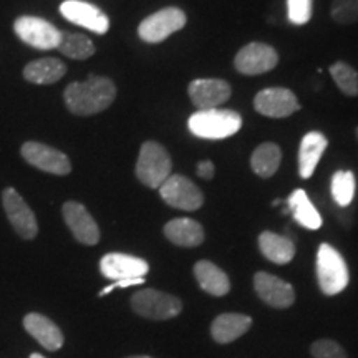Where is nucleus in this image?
<instances>
[{
  "label": "nucleus",
  "instance_id": "nucleus-20",
  "mask_svg": "<svg viewBox=\"0 0 358 358\" xmlns=\"http://www.w3.org/2000/svg\"><path fill=\"white\" fill-rule=\"evenodd\" d=\"M327 138L319 131H310L303 136L301 143V150H299V173L303 179H308L315 171L317 164L325 153Z\"/></svg>",
  "mask_w": 358,
  "mask_h": 358
},
{
  "label": "nucleus",
  "instance_id": "nucleus-29",
  "mask_svg": "<svg viewBox=\"0 0 358 358\" xmlns=\"http://www.w3.org/2000/svg\"><path fill=\"white\" fill-rule=\"evenodd\" d=\"M330 75H332L334 82L337 83L340 92L345 93L347 96L358 95V73L355 69H352L345 62H335L330 66Z\"/></svg>",
  "mask_w": 358,
  "mask_h": 358
},
{
  "label": "nucleus",
  "instance_id": "nucleus-10",
  "mask_svg": "<svg viewBox=\"0 0 358 358\" xmlns=\"http://www.w3.org/2000/svg\"><path fill=\"white\" fill-rule=\"evenodd\" d=\"M2 203L8 217V222L12 224L17 234L25 241L35 239L38 234L37 217H35L30 206L25 203L24 198L17 192V189L6 187L2 192Z\"/></svg>",
  "mask_w": 358,
  "mask_h": 358
},
{
  "label": "nucleus",
  "instance_id": "nucleus-31",
  "mask_svg": "<svg viewBox=\"0 0 358 358\" xmlns=\"http://www.w3.org/2000/svg\"><path fill=\"white\" fill-rule=\"evenodd\" d=\"M310 352L313 358H348L343 347L338 342H335V340L329 338H322L313 342Z\"/></svg>",
  "mask_w": 358,
  "mask_h": 358
},
{
  "label": "nucleus",
  "instance_id": "nucleus-14",
  "mask_svg": "<svg viewBox=\"0 0 358 358\" xmlns=\"http://www.w3.org/2000/svg\"><path fill=\"white\" fill-rule=\"evenodd\" d=\"M254 106L259 113L268 118H287L299 111L297 96L287 88H266L257 93Z\"/></svg>",
  "mask_w": 358,
  "mask_h": 358
},
{
  "label": "nucleus",
  "instance_id": "nucleus-33",
  "mask_svg": "<svg viewBox=\"0 0 358 358\" xmlns=\"http://www.w3.org/2000/svg\"><path fill=\"white\" fill-rule=\"evenodd\" d=\"M141 284H145V277H141V279H127V280H116L115 284H111V285H108V287H105L100 292V297H103V295H106V294H110L111 290H115V289H127V287H131V285H141Z\"/></svg>",
  "mask_w": 358,
  "mask_h": 358
},
{
  "label": "nucleus",
  "instance_id": "nucleus-23",
  "mask_svg": "<svg viewBox=\"0 0 358 358\" xmlns=\"http://www.w3.org/2000/svg\"><path fill=\"white\" fill-rule=\"evenodd\" d=\"M66 73V65L58 58H40L24 69V78L35 85H53Z\"/></svg>",
  "mask_w": 358,
  "mask_h": 358
},
{
  "label": "nucleus",
  "instance_id": "nucleus-16",
  "mask_svg": "<svg viewBox=\"0 0 358 358\" xmlns=\"http://www.w3.org/2000/svg\"><path fill=\"white\" fill-rule=\"evenodd\" d=\"M100 271L106 279L116 282L127 279H141V277H145L150 272V266L140 257L111 252L103 256L100 261Z\"/></svg>",
  "mask_w": 358,
  "mask_h": 358
},
{
  "label": "nucleus",
  "instance_id": "nucleus-3",
  "mask_svg": "<svg viewBox=\"0 0 358 358\" xmlns=\"http://www.w3.org/2000/svg\"><path fill=\"white\" fill-rule=\"evenodd\" d=\"M317 279L325 295L340 294L350 282L345 259L330 244H320L317 252Z\"/></svg>",
  "mask_w": 358,
  "mask_h": 358
},
{
  "label": "nucleus",
  "instance_id": "nucleus-15",
  "mask_svg": "<svg viewBox=\"0 0 358 358\" xmlns=\"http://www.w3.org/2000/svg\"><path fill=\"white\" fill-rule=\"evenodd\" d=\"M187 93L198 110H213L229 100L231 85L217 78H199L189 83Z\"/></svg>",
  "mask_w": 358,
  "mask_h": 358
},
{
  "label": "nucleus",
  "instance_id": "nucleus-1",
  "mask_svg": "<svg viewBox=\"0 0 358 358\" xmlns=\"http://www.w3.org/2000/svg\"><path fill=\"white\" fill-rule=\"evenodd\" d=\"M116 98V87L110 78L90 75L85 82H73L65 88L64 100L73 115L92 116L101 113Z\"/></svg>",
  "mask_w": 358,
  "mask_h": 358
},
{
  "label": "nucleus",
  "instance_id": "nucleus-38",
  "mask_svg": "<svg viewBox=\"0 0 358 358\" xmlns=\"http://www.w3.org/2000/svg\"><path fill=\"white\" fill-rule=\"evenodd\" d=\"M357 136H358V128H357Z\"/></svg>",
  "mask_w": 358,
  "mask_h": 358
},
{
  "label": "nucleus",
  "instance_id": "nucleus-30",
  "mask_svg": "<svg viewBox=\"0 0 358 358\" xmlns=\"http://www.w3.org/2000/svg\"><path fill=\"white\" fill-rule=\"evenodd\" d=\"M330 13L338 24H355L358 20V0H332Z\"/></svg>",
  "mask_w": 358,
  "mask_h": 358
},
{
  "label": "nucleus",
  "instance_id": "nucleus-36",
  "mask_svg": "<svg viewBox=\"0 0 358 358\" xmlns=\"http://www.w3.org/2000/svg\"><path fill=\"white\" fill-rule=\"evenodd\" d=\"M30 358H45V357L40 355V353H32V355H30Z\"/></svg>",
  "mask_w": 358,
  "mask_h": 358
},
{
  "label": "nucleus",
  "instance_id": "nucleus-35",
  "mask_svg": "<svg viewBox=\"0 0 358 358\" xmlns=\"http://www.w3.org/2000/svg\"><path fill=\"white\" fill-rule=\"evenodd\" d=\"M128 358H153V357H148V355H133V357H128Z\"/></svg>",
  "mask_w": 358,
  "mask_h": 358
},
{
  "label": "nucleus",
  "instance_id": "nucleus-22",
  "mask_svg": "<svg viewBox=\"0 0 358 358\" xmlns=\"http://www.w3.org/2000/svg\"><path fill=\"white\" fill-rule=\"evenodd\" d=\"M194 277L201 289L216 297H222L231 290V282L226 272L209 261H199L196 264Z\"/></svg>",
  "mask_w": 358,
  "mask_h": 358
},
{
  "label": "nucleus",
  "instance_id": "nucleus-37",
  "mask_svg": "<svg viewBox=\"0 0 358 358\" xmlns=\"http://www.w3.org/2000/svg\"><path fill=\"white\" fill-rule=\"evenodd\" d=\"M272 204H274V206H279V204H280V199H275L274 203H272Z\"/></svg>",
  "mask_w": 358,
  "mask_h": 358
},
{
  "label": "nucleus",
  "instance_id": "nucleus-12",
  "mask_svg": "<svg viewBox=\"0 0 358 358\" xmlns=\"http://www.w3.org/2000/svg\"><path fill=\"white\" fill-rule=\"evenodd\" d=\"M60 13L71 24L92 30L98 35L106 34L110 30V19L100 8L83 0H65L60 6Z\"/></svg>",
  "mask_w": 358,
  "mask_h": 358
},
{
  "label": "nucleus",
  "instance_id": "nucleus-34",
  "mask_svg": "<svg viewBox=\"0 0 358 358\" xmlns=\"http://www.w3.org/2000/svg\"><path fill=\"white\" fill-rule=\"evenodd\" d=\"M214 171H216V168H214V164L211 163V161H201V163L198 164V176L199 178L213 179Z\"/></svg>",
  "mask_w": 358,
  "mask_h": 358
},
{
  "label": "nucleus",
  "instance_id": "nucleus-28",
  "mask_svg": "<svg viewBox=\"0 0 358 358\" xmlns=\"http://www.w3.org/2000/svg\"><path fill=\"white\" fill-rule=\"evenodd\" d=\"M332 196L340 208L352 204L355 196V174L352 171H337L332 178Z\"/></svg>",
  "mask_w": 358,
  "mask_h": 358
},
{
  "label": "nucleus",
  "instance_id": "nucleus-6",
  "mask_svg": "<svg viewBox=\"0 0 358 358\" xmlns=\"http://www.w3.org/2000/svg\"><path fill=\"white\" fill-rule=\"evenodd\" d=\"M13 32L22 42L37 50H53L62 38V32L55 25L32 15H22L13 22Z\"/></svg>",
  "mask_w": 358,
  "mask_h": 358
},
{
  "label": "nucleus",
  "instance_id": "nucleus-13",
  "mask_svg": "<svg viewBox=\"0 0 358 358\" xmlns=\"http://www.w3.org/2000/svg\"><path fill=\"white\" fill-rule=\"evenodd\" d=\"M65 224L80 244L95 245L100 243V229L88 209L77 201H69L62 208Z\"/></svg>",
  "mask_w": 358,
  "mask_h": 358
},
{
  "label": "nucleus",
  "instance_id": "nucleus-19",
  "mask_svg": "<svg viewBox=\"0 0 358 358\" xmlns=\"http://www.w3.org/2000/svg\"><path fill=\"white\" fill-rule=\"evenodd\" d=\"M252 319L244 313H221L211 325V335L217 343H231L248 332Z\"/></svg>",
  "mask_w": 358,
  "mask_h": 358
},
{
  "label": "nucleus",
  "instance_id": "nucleus-21",
  "mask_svg": "<svg viewBox=\"0 0 358 358\" xmlns=\"http://www.w3.org/2000/svg\"><path fill=\"white\" fill-rule=\"evenodd\" d=\"M164 236L173 244L181 245V248H196V245L203 244L204 229L194 219L179 217L173 219L164 226Z\"/></svg>",
  "mask_w": 358,
  "mask_h": 358
},
{
  "label": "nucleus",
  "instance_id": "nucleus-26",
  "mask_svg": "<svg viewBox=\"0 0 358 358\" xmlns=\"http://www.w3.org/2000/svg\"><path fill=\"white\" fill-rule=\"evenodd\" d=\"M282 159V151L275 143H264L252 153L250 158V166L252 171L261 178L274 176L279 169Z\"/></svg>",
  "mask_w": 358,
  "mask_h": 358
},
{
  "label": "nucleus",
  "instance_id": "nucleus-32",
  "mask_svg": "<svg viewBox=\"0 0 358 358\" xmlns=\"http://www.w3.org/2000/svg\"><path fill=\"white\" fill-rule=\"evenodd\" d=\"M290 24L303 25L312 19V0H287Z\"/></svg>",
  "mask_w": 358,
  "mask_h": 358
},
{
  "label": "nucleus",
  "instance_id": "nucleus-25",
  "mask_svg": "<svg viewBox=\"0 0 358 358\" xmlns=\"http://www.w3.org/2000/svg\"><path fill=\"white\" fill-rule=\"evenodd\" d=\"M289 213H292L295 221L307 229H319L322 226V216L308 199L307 192L303 189H295L287 199Z\"/></svg>",
  "mask_w": 358,
  "mask_h": 358
},
{
  "label": "nucleus",
  "instance_id": "nucleus-5",
  "mask_svg": "<svg viewBox=\"0 0 358 358\" xmlns=\"http://www.w3.org/2000/svg\"><path fill=\"white\" fill-rule=\"evenodd\" d=\"M131 308L150 320H169L182 310V303L171 294L156 289H145L131 297Z\"/></svg>",
  "mask_w": 358,
  "mask_h": 358
},
{
  "label": "nucleus",
  "instance_id": "nucleus-24",
  "mask_svg": "<svg viewBox=\"0 0 358 358\" xmlns=\"http://www.w3.org/2000/svg\"><path fill=\"white\" fill-rule=\"evenodd\" d=\"M259 249L264 257L274 264H289L295 256V244L290 237L268 231L259 236Z\"/></svg>",
  "mask_w": 358,
  "mask_h": 358
},
{
  "label": "nucleus",
  "instance_id": "nucleus-4",
  "mask_svg": "<svg viewBox=\"0 0 358 358\" xmlns=\"http://www.w3.org/2000/svg\"><path fill=\"white\" fill-rule=\"evenodd\" d=\"M171 158L166 148L156 141L143 143L136 163V176L143 185L156 189L171 176Z\"/></svg>",
  "mask_w": 358,
  "mask_h": 358
},
{
  "label": "nucleus",
  "instance_id": "nucleus-17",
  "mask_svg": "<svg viewBox=\"0 0 358 358\" xmlns=\"http://www.w3.org/2000/svg\"><path fill=\"white\" fill-rule=\"evenodd\" d=\"M254 287L259 297L271 307L287 308L295 302V290L292 285L267 272H257L254 275Z\"/></svg>",
  "mask_w": 358,
  "mask_h": 358
},
{
  "label": "nucleus",
  "instance_id": "nucleus-8",
  "mask_svg": "<svg viewBox=\"0 0 358 358\" xmlns=\"http://www.w3.org/2000/svg\"><path fill=\"white\" fill-rule=\"evenodd\" d=\"M159 196L168 206L182 211H196L204 203V196L199 187L181 174H171L159 186Z\"/></svg>",
  "mask_w": 358,
  "mask_h": 358
},
{
  "label": "nucleus",
  "instance_id": "nucleus-7",
  "mask_svg": "<svg viewBox=\"0 0 358 358\" xmlns=\"http://www.w3.org/2000/svg\"><path fill=\"white\" fill-rule=\"evenodd\" d=\"M186 25V13L178 7H166L146 17L138 27V35L148 43H159Z\"/></svg>",
  "mask_w": 358,
  "mask_h": 358
},
{
  "label": "nucleus",
  "instance_id": "nucleus-9",
  "mask_svg": "<svg viewBox=\"0 0 358 358\" xmlns=\"http://www.w3.org/2000/svg\"><path fill=\"white\" fill-rule=\"evenodd\" d=\"M20 153L27 163L32 164L40 171L57 174V176H66V174L71 173L69 156L62 153L57 148L43 145V143L38 141H27L22 145Z\"/></svg>",
  "mask_w": 358,
  "mask_h": 358
},
{
  "label": "nucleus",
  "instance_id": "nucleus-2",
  "mask_svg": "<svg viewBox=\"0 0 358 358\" xmlns=\"http://www.w3.org/2000/svg\"><path fill=\"white\" fill-rule=\"evenodd\" d=\"M187 128L203 140H224L243 128V118L232 110H198L187 120Z\"/></svg>",
  "mask_w": 358,
  "mask_h": 358
},
{
  "label": "nucleus",
  "instance_id": "nucleus-11",
  "mask_svg": "<svg viewBox=\"0 0 358 358\" xmlns=\"http://www.w3.org/2000/svg\"><path fill=\"white\" fill-rule=\"evenodd\" d=\"M279 55L271 45L266 43H249L241 48L236 55V70L243 75H261L275 69Z\"/></svg>",
  "mask_w": 358,
  "mask_h": 358
},
{
  "label": "nucleus",
  "instance_id": "nucleus-27",
  "mask_svg": "<svg viewBox=\"0 0 358 358\" xmlns=\"http://www.w3.org/2000/svg\"><path fill=\"white\" fill-rule=\"evenodd\" d=\"M57 50L64 53L65 57L73 58V60H87V58L95 53V45L82 34L62 32V38Z\"/></svg>",
  "mask_w": 358,
  "mask_h": 358
},
{
  "label": "nucleus",
  "instance_id": "nucleus-18",
  "mask_svg": "<svg viewBox=\"0 0 358 358\" xmlns=\"http://www.w3.org/2000/svg\"><path fill=\"white\" fill-rule=\"evenodd\" d=\"M24 327L32 337L42 345L45 350L57 352L64 345V334L58 329L57 324L42 315V313L32 312L24 317Z\"/></svg>",
  "mask_w": 358,
  "mask_h": 358
}]
</instances>
